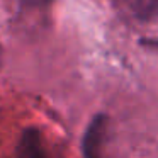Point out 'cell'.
Returning a JSON list of instances; mask_svg holds the SVG:
<instances>
[{"label": "cell", "instance_id": "obj_1", "mask_svg": "<svg viewBox=\"0 0 158 158\" xmlns=\"http://www.w3.org/2000/svg\"><path fill=\"white\" fill-rule=\"evenodd\" d=\"M109 117L106 114H97L89 124L82 139L83 158H104V143L107 139Z\"/></svg>", "mask_w": 158, "mask_h": 158}, {"label": "cell", "instance_id": "obj_3", "mask_svg": "<svg viewBox=\"0 0 158 158\" xmlns=\"http://www.w3.org/2000/svg\"><path fill=\"white\" fill-rule=\"evenodd\" d=\"M134 10L143 21L158 19V0H134Z\"/></svg>", "mask_w": 158, "mask_h": 158}, {"label": "cell", "instance_id": "obj_2", "mask_svg": "<svg viewBox=\"0 0 158 158\" xmlns=\"http://www.w3.org/2000/svg\"><path fill=\"white\" fill-rule=\"evenodd\" d=\"M14 158H58L46 146L41 131L29 127L22 133V138L15 148Z\"/></svg>", "mask_w": 158, "mask_h": 158}]
</instances>
